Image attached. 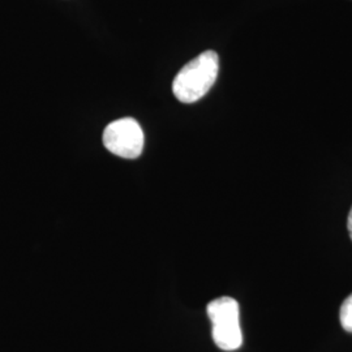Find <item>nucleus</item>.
<instances>
[{
  "label": "nucleus",
  "instance_id": "obj_3",
  "mask_svg": "<svg viewBox=\"0 0 352 352\" xmlns=\"http://www.w3.org/2000/svg\"><path fill=\"white\" fill-rule=\"evenodd\" d=\"M103 145L118 157L135 160L144 151L142 128L132 118L115 120L103 132Z\"/></svg>",
  "mask_w": 352,
  "mask_h": 352
},
{
  "label": "nucleus",
  "instance_id": "obj_5",
  "mask_svg": "<svg viewBox=\"0 0 352 352\" xmlns=\"http://www.w3.org/2000/svg\"><path fill=\"white\" fill-rule=\"evenodd\" d=\"M347 226H349V232H350V236H351L352 239V208L351 212L349 214V223H347Z\"/></svg>",
  "mask_w": 352,
  "mask_h": 352
},
{
  "label": "nucleus",
  "instance_id": "obj_2",
  "mask_svg": "<svg viewBox=\"0 0 352 352\" xmlns=\"http://www.w3.org/2000/svg\"><path fill=\"white\" fill-rule=\"evenodd\" d=\"M208 316L212 321L214 343L223 351H235L243 344L240 329L239 304L230 298H218L208 304Z\"/></svg>",
  "mask_w": 352,
  "mask_h": 352
},
{
  "label": "nucleus",
  "instance_id": "obj_4",
  "mask_svg": "<svg viewBox=\"0 0 352 352\" xmlns=\"http://www.w3.org/2000/svg\"><path fill=\"white\" fill-rule=\"evenodd\" d=\"M340 320L342 327L346 331L352 333V294L340 307Z\"/></svg>",
  "mask_w": 352,
  "mask_h": 352
},
{
  "label": "nucleus",
  "instance_id": "obj_1",
  "mask_svg": "<svg viewBox=\"0 0 352 352\" xmlns=\"http://www.w3.org/2000/svg\"><path fill=\"white\" fill-rule=\"evenodd\" d=\"M218 71V54L212 50L204 51L179 71L173 82V93L183 103L200 101L213 87Z\"/></svg>",
  "mask_w": 352,
  "mask_h": 352
}]
</instances>
